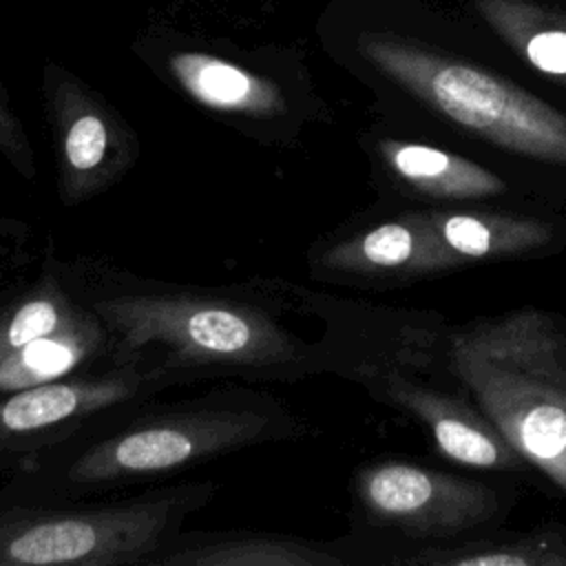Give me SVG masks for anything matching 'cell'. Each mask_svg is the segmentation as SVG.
I'll return each instance as SVG.
<instances>
[{
	"mask_svg": "<svg viewBox=\"0 0 566 566\" xmlns=\"http://www.w3.org/2000/svg\"><path fill=\"white\" fill-rule=\"evenodd\" d=\"M429 223L458 268L546 259L566 250V214L515 206L427 208Z\"/></svg>",
	"mask_w": 566,
	"mask_h": 566,
	"instance_id": "obj_13",
	"label": "cell"
},
{
	"mask_svg": "<svg viewBox=\"0 0 566 566\" xmlns=\"http://www.w3.org/2000/svg\"><path fill=\"white\" fill-rule=\"evenodd\" d=\"M164 71L192 104L263 146L290 148L321 117L310 97L281 77L210 51H172Z\"/></svg>",
	"mask_w": 566,
	"mask_h": 566,
	"instance_id": "obj_12",
	"label": "cell"
},
{
	"mask_svg": "<svg viewBox=\"0 0 566 566\" xmlns=\"http://www.w3.org/2000/svg\"><path fill=\"white\" fill-rule=\"evenodd\" d=\"M106 363H111V334L88 310L69 327L4 356L0 360V394L62 380Z\"/></svg>",
	"mask_w": 566,
	"mask_h": 566,
	"instance_id": "obj_16",
	"label": "cell"
},
{
	"mask_svg": "<svg viewBox=\"0 0 566 566\" xmlns=\"http://www.w3.org/2000/svg\"><path fill=\"white\" fill-rule=\"evenodd\" d=\"M66 283L111 334V363L142 358L175 389L201 380L298 382L321 376L318 340L285 323L279 279L184 283L99 256L62 259Z\"/></svg>",
	"mask_w": 566,
	"mask_h": 566,
	"instance_id": "obj_1",
	"label": "cell"
},
{
	"mask_svg": "<svg viewBox=\"0 0 566 566\" xmlns=\"http://www.w3.org/2000/svg\"><path fill=\"white\" fill-rule=\"evenodd\" d=\"M281 281L294 312L321 327V371L349 380L420 424L447 460L495 473L533 469L475 407L453 371L451 323L433 310L347 298Z\"/></svg>",
	"mask_w": 566,
	"mask_h": 566,
	"instance_id": "obj_4",
	"label": "cell"
},
{
	"mask_svg": "<svg viewBox=\"0 0 566 566\" xmlns=\"http://www.w3.org/2000/svg\"><path fill=\"white\" fill-rule=\"evenodd\" d=\"M451 365L517 455L566 493V318L517 307L451 325Z\"/></svg>",
	"mask_w": 566,
	"mask_h": 566,
	"instance_id": "obj_5",
	"label": "cell"
},
{
	"mask_svg": "<svg viewBox=\"0 0 566 566\" xmlns=\"http://www.w3.org/2000/svg\"><path fill=\"white\" fill-rule=\"evenodd\" d=\"M389 566H566V528L544 524L531 531L493 528L398 551Z\"/></svg>",
	"mask_w": 566,
	"mask_h": 566,
	"instance_id": "obj_15",
	"label": "cell"
},
{
	"mask_svg": "<svg viewBox=\"0 0 566 566\" xmlns=\"http://www.w3.org/2000/svg\"><path fill=\"white\" fill-rule=\"evenodd\" d=\"M86 312L66 283L62 261L49 250L38 276L0 303V360L40 336L69 327Z\"/></svg>",
	"mask_w": 566,
	"mask_h": 566,
	"instance_id": "obj_17",
	"label": "cell"
},
{
	"mask_svg": "<svg viewBox=\"0 0 566 566\" xmlns=\"http://www.w3.org/2000/svg\"><path fill=\"white\" fill-rule=\"evenodd\" d=\"M46 113L62 206L77 208L102 197L137 166L142 146L135 128L73 75H49Z\"/></svg>",
	"mask_w": 566,
	"mask_h": 566,
	"instance_id": "obj_11",
	"label": "cell"
},
{
	"mask_svg": "<svg viewBox=\"0 0 566 566\" xmlns=\"http://www.w3.org/2000/svg\"><path fill=\"white\" fill-rule=\"evenodd\" d=\"M148 566H354V559L345 535L325 542L265 528H181Z\"/></svg>",
	"mask_w": 566,
	"mask_h": 566,
	"instance_id": "obj_14",
	"label": "cell"
},
{
	"mask_svg": "<svg viewBox=\"0 0 566 566\" xmlns=\"http://www.w3.org/2000/svg\"><path fill=\"white\" fill-rule=\"evenodd\" d=\"M29 234H31L29 223L0 214V256H9L18 248H22L27 243Z\"/></svg>",
	"mask_w": 566,
	"mask_h": 566,
	"instance_id": "obj_20",
	"label": "cell"
},
{
	"mask_svg": "<svg viewBox=\"0 0 566 566\" xmlns=\"http://www.w3.org/2000/svg\"><path fill=\"white\" fill-rule=\"evenodd\" d=\"M0 159L9 164L22 179H35L38 164L31 139L13 113L9 99L0 88Z\"/></svg>",
	"mask_w": 566,
	"mask_h": 566,
	"instance_id": "obj_18",
	"label": "cell"
},
{
	"mask_svg": "<svg viewBox=\"0 0 566 566\" xmlns=\"http://www.w3.org/2000/svg\"><path fill=\"white\" fill-rule=\"evenodd\" d=\"M531 66L546 75L566 77V31H539L524 44Z\"/></svg>",
	"mask_w": 566,
	"mask_h": 566,
	"instance_id": "obj_19",
	"label": "cell"
},
{
	"mask_svg": "<svg viewBox=\"0 0 566 566\" xmlns=\"http://www.w3.org/2000/svg\"><path fill=\"white\" fill-rule=\"evenodd\" d=\"M217 493L192 480L99 504L0 500V566H148Z\"/></svg>",
	"mask_w": 566,
	"mask_h": 566,
	"instance_id": "obj_6",
	"label": "cell"
},
{
	"mask_svg": "<svg viewBox=\"0 0 566 566\" xmlns=\"http://www.w3.org/2000/svg\"><path fill=\"white\" fill-rule=\"evenodd\" d=\"M312 422L254 382H226L168 405L144 400L11 473L0 500L80 502L157 482L223 455L298 442Z\"/></svg>",
	"mask_w": 566,
	"mask_h": 566,
	"instance_id": "obj_3",
	"label": "cell"
},
{
	"mask_svg": "<svg viewBox=\"0 0 566 566\" xmlns=\"http://www.w3.org/2000/svg\"><path fill=\"white\" fill-rule=\"evenodd\" d=\"M316 283L385 292L460 270L438 241L424 206L376 199L305 250Z\"/></svg>",
	"mask_w": 566,
	"mask_h": 566,
	"instance_id": "obj_9",
	"label": "cell"
},
{
	"mask_svg": "<svg viewBox=\"0 0 566 566\" xmlns=\"http://www.w3.org/2000/svg\"><path fill=\"white\" fill-rule=\"evenodd\" d=\"M356 49L382 93L387 124L495 164L566 214L564 97L391 33H367Z\"/></svg>",
	"mask_w": 566,
	"mask_h": 566,
	"instance_id": "obj_2",
	"label": "cell"
},
{
	"mask_svg": "<svg viewBox=\"0 0 566 566\" xmlns=\"http://www.w3.org/2000/svg\"><path fill=\"white\" fill-rule=\"evenodd\" d=\"M172 389L144 363H106L75 376L0 394V473H18L97 422Z\"/></svg>",
	"mask_w": 566,
	"mask_h": 566,
	"instance_id": "obj_8",
	"label": "cell"
},
{
	"mask_svg": "<svg viewBox=\"0 0 566 566\" xmlns=\"http://www.w3.org/2000/svg\"><path fill=\"white\" fill-rule=\"evenodd\" d=\"M515 500L513 484L504 480L486 482L382 455L352 473L345 539L354 566H389L407 546L500 528Z\"/></svg>",
	"mask_w": 566,
	"mask_h": 566,
	"instance_id": "obj_7",
	"label": "cell"
},
{
	"mask_svg": "<svg viewBox=\"0 0 566 566\" xmlns=\"http://www.w3.org/2000/svg\"><path fill=\"white\" fill-rule=\"evenodd\" d=\"M358 146L378 199L427 208L491 203L553 210L495 164L387 122L360 133Z\"/></svg>",
	"mask_w": 566,
	"mask_h": 566,
	"instance_id": "obj_10",
	"label": "cell"
}]
</instances>
